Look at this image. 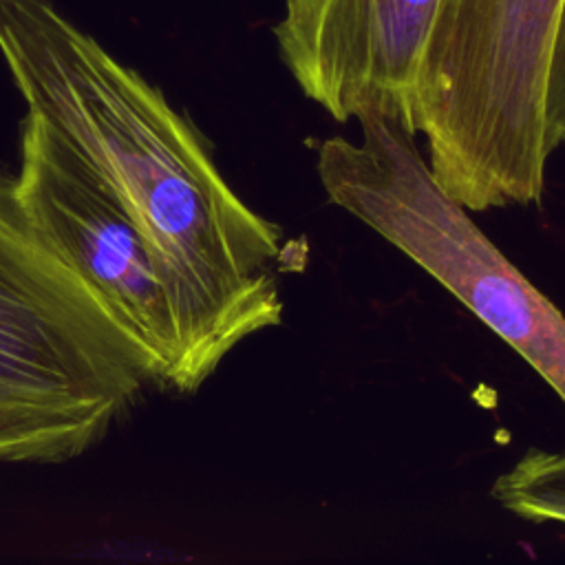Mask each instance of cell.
<instances>
[{
    "label": "cell",
    "mask_w": 565,
    "mask_h": 565,
    "mask_svg": "<svg viewBox=\"0 0 565 565\" xmlns=\"http://www.w3.org/2000/svg\"><path fill=\"white\" fill-rule=\"evenodd\" d=\"M490 492L523 521L565 527V450L530 448L497 477Z\"/></svg>",
    "instance_id": "7"
},
{
    "label": "cell",
    "mask_w": 565,
    "mask_h": 565,
    "mask_svg": "<svg viewBox=\"0 0 565 565\" xmlns=\"http://www.w3.org/2000/svg\"><path fill=\"white\" fill-rule=\"evenodd\" d=\"M563 0H446L413 97L435 183L468 212L541 203Z\"/></svg>",
    "instance_id": "3"
},
{
    "label": "cell",
    "mask_w": 565,
    "mask_h": 565,
    "mask_svg": "<svg viewBox=\"0 0 565 565\" xmlns=\"http://www.w3.org/2000/svg\"><path fill=\"white\" fill-rule=\"evenodd\" d=\"M159 388L0 168V463H64Z\"/></svg>",
    "instance_id": "2"
},
{
    "label": "cell",
    "mask_w": 565,
    "mask_h": 565,
    "mask_svg": "<svg viewBox=\"0 0 565 565\" xmlns=\"http://www.w3.org/2000/svg\"><path fill=\"white\" fill-rule=\"evenodd\" d=\"M444 4L285 0L274 38L302 95L335 121L380 115L413 132L417 75Z\"/></svg>",
    "instance_id": "6"
},
{
    "label": "cell",
    "mask_w": 565,
    "mask_h": 565,
    "mask_svg": "<svg viewBox=\"0 0 565 565\" xmlns=\"http://www.w3.org/2000/svg\"><path fill=\"white\" fill-rule=\"evenodd\" d=\"M360 141L318 146L327 199L430 274L508 342L565 406V316L433 179L399 121L364 115Z\"/></svg>",
    "instance_id": "4"
},
{
    "label": "cell",
    "mask_w": 565,
    "mask_h": 565,
    "mask_svg": "<svg viewBox=\"0 0 565 565\" xmlns=\"http://www.w3.org/2000/svg\"><path fill=\"white\" fill-rule=\"evenodd\" d=\"M0 55L22 95L177 269L232 353L280 324V230L221 174L207 139L53 0H0Z\"/></svg>",
    "instance_id": "1"
},
{
    "label": "cell",
    "mask_w": 565,
    "mask_h": 565,
    "mask_svg": "<svg viewBox=\"0 0 565 565\" xmlns=\"http://www.w3.org/2000/svg\"><path fill=\"white\" fill-rule=\"evenodd\" d=\"M15 188L33 225L146 355L159 388L199 391L227 347L177 269L33 110L20 126Z\"/></svg>",
    "instance_id": "5"
}]
</instances>
